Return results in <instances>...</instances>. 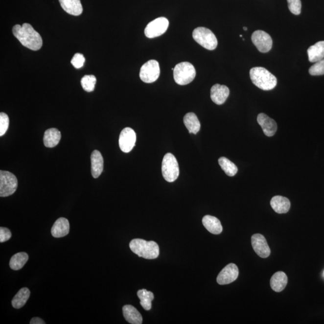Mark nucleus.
Here are the masks:
<instances>
[{
  "mask_svg": "<svg viewBox=\"0 0 324 324\" xmlns=\"http://www.w3.org/2000/svg\"><path fill=\"white\" fill-rule=\"evenodd\" d=\"M12 32L23 46L32 50H39L43 45L41 36L29 23H24L22 26L16 25L13 26Z\"/></svg>",
  "mask_w": 324,
  "mask_h": 324,
  "instance_id": "1",
  "label": "nucleus"
},
{
  "mask_svg": "<svg viewBox=\"0 0 324 324\" xmlns=\"http://www.w3.org/2000/svg\"><path fill=\"white\" fill-rule=\"evenodd\" d=\"M250 77L255 86L265 91L275 89L278 83L276 76L264 68L251 69Z\"/></svg>",
  "mask_w": 324,
  "mask_h": 324,
  "instance_id": "2",
  "label": "nucleus"
},
{
  "mask_svg": "<svg viewBox=\"0 0 324 324\" xmlns=\"http://www.w3.org/2000/svg\"><path fill=\"white\" fill-rule=\"evenodd\" d=\"M129 247L134 254L143 258L154 259L159 256V247L155 241L134 239L130 243Z\"/></svg>",
  "mask_w": 324,
  "mask_h": 324,
  "instance_id": "3",
  "label": "nucleus"
},
{
  "mask_svg": "<svg viewBox=\"0 0 324 324\" xmlns=\"http://www.w3.org/2000/svg\"><path fill=\"white\" fill-rule=\"evenodd\" d=\"M196 76L195 68L192 64L182 62L178 64L174 68V78L180 86H185L193 81Z\"/></svg>",
  "mask_w": 324,
  "mask_h": 324,
  "instance_id": "4",
  "label": "nucleus"
},
{
  "mask_svg": "<svg viewBox=\"0 0 324 324\" xmlns=\"http://www.w3.org/2000/svg\"><path fill=\"white\" fill-rule=\"evenodd\" d=\"M162 172L166 182L172 183L179 176V163L175 157L171 153L164 155L162 164Z\"/></svg>",
  "mask_w": 324,
  "mask_h": 324,
  "instance_id": "5",
  "label": "nucleus"
},
{
  "mask_svg": "<svg viewBox=\"0 0 324 324\" xmlns=\"http://www.w3.org/2000/svg\"><path fill=\"white\" fill-rule=\"evenodd\" d=\"M193 38L201 46L207 49L212 50L216 48L217 39L216 36L209 29L205 27H198L194 30Z\"/></svg>",
  "mask_w": 324,
  "mask_h": 324,
  "instance_id": "6",
  "label": "nucleus"
},
{
  "mask_svg": "<svg viewBox=\"0 0 324 324\" xmlns=\"http://www.w3.org/2000/svg\"><path fill=\"white\" fill-rule=\"evenodd\" d=\"M18 187V180L9 171H0V196L7 197L13 195Z\"/></svg>",
  "mask_w": 324,
  "mask_h": 324,
  "instance_id": "7",
  "label": "nucleus"
},
{
  "mask_svg": "<svg viewBox=\"0 0 324 324\" xmlns=\"http://www.w3.org/2000/svg\"><path fill=\"white\" fill-rule=\"evenodd\" d=\"M161 69L156 60H151L145 63L140 68L139 76L145 83H153L160 76Z\"/></svg>",
  "mask_w": 324,
  "mask_h": 324,
  "instance_id": "8",
  "label": "nucleus"
},
{
  "mask_svg": "<svg viewBox=\"0 0 324 324\" xmlns=\"http://www.w3.org/2000/svg\"><path fill=\"white\" fill-rule=\"evenodd\" d=\"M169 26V21L164 17H160L151 21L146 26L145 35L147 38L153 39L163 34Z\"/></svg>",
  "mask_w": 324,
  "mask_h": 324,
  "instance_id": "9",
  "label": "nucleus"
},
{
  "mask_svg": "<svg viewBox=\"0 0 324 324\" xmlns=\"http://www.w3.org/2000/svg\"><path fill=\"white\" fill-rule=\"evenodd\" d=\"M252 41L259 51L269 52L272 48L273 41L271 36L264 31L257 30L252 34Z\"/></svg>",
  "mask_w": 324,
  "mask_h": 324,
  "instance_id": "10",
  "label": "nucleus"
},
{
  "mask_svg": "<svg viewBox=\"0 0 324 324\" xmlns=\"http://www.w3.org/2000/svg\"><path fill=\"white\" fill-rule=\"evenodd\" d=\"M137 135L130 127H126L120 133L119 137V148L124 153H129L135 147Z\"/></svg>",
  "mask_w": 324,
  "mask_h": 324,
  "instance_id": "11",
  "label": "nucleus"
},
{
  "mask_svg": "<svg viewBox=\"0 0 324 324\" xmlns=\"http://www.w3.org/2000/svg\"><path fill=\"white\" fill-rule=\"evenodd\" d=\"M239 271L237 265L234 264H228L221 272L217 278V283L219 285H228L237 280L238 277Z\"/></svg>",
  "mask_w": 324,
  "mask_h": 324,
  "instance_id": "12",
  "label": "nucleus"
},
{
  "mask_svg": "<svg viewBox=\"0 0 324 324\" xmlns=\"http://www.w3.org/2000/svg\"><path fill=\"white\" fill-rule=\"evenodd\" d=\"M251 240L252 246L257 255L262 258H266L270 256V249L264 235L256 233L252 235Z\"/></svg>",
  "mask_w": 324,
  "mask_h": 324,
  "instance_id": "13",
  "label": "nucleus"
},
{
  "mask_svg": "<svg viewBox=\"0 0 324 324\" xmlns=\"http://www.w3.org/2000/svg\"><path fill=\"white\" fill-rule=\"evenodd\" d=\"M257 121L266 136H274L278 129L277 123L274 119L271 118L265 114L261 113L257 116Z\"/></svg>",
  "mask_w": 324,
  "mask_h": 324,
  "instance_id": "14",
  "label": "nucleus"
},
{
  "mask_svg": "<svg viewBox=\"0 0 324 324\" xmlns=\"http://www.w3.org/2000/svg\"><path fill=\"white\" fill-rule=\"evenodd\" d=\"M230 93V89L227 86L215 84L211 89V99L217 105L224 104L229 96Z\"/></svg>",
  "mask_w": 324,
  "mask_h": 324,
  "instance_id": "15",
  "label": "nucleus"
},
{
  "mask_svg": "<svg viewBox=\"0 0 324 324\" xmlns=\"http://www.w3.org/2000/svg\"><path fill=\"white\" fill-rule=\"evenodd\" d=\"M70 231V224L69 220L65 217L60 218L55 221L51 229L53 237L61 238L67 235Z\"/></svg>",
  "mask_w": 324,
  "mask_h": 324,
  "instance_id": "16",
  "label": "nucleus"
},
{
  "mask_svg": "<svg viewBox=\"0 0 324 324\" xmlns=\"http://www.w3.org/2000/svg\"><path fill=\"white\" fill-rule=\"evenodd\" d=\"M273 210L278 214L286 213L291 207L290 201L288 198L281 196H276L270 201Z\"/></svg>",
  "mask_w": 324,
  "mask_h": 324,
  "instance_id": "17",
  "label": "nucleus"
},
{
  "mask_svg": "<svg viewBox=\"0 0 324 324\" xmlns=\"http://www.w3.org/2000/svg\"><path fill=\"white\" fill-rule=\"evenodd\" d=\"M61 6L69 14L79 16L83 11L80 0H59Z\"/></svg>",
  "mask_w": 324,
  "mask_h": 324,
  "instance_id": "18",
  "label": "nucleus"
},
{
  "mask_svg": "<svg viewBox=\"0 0 324 324\" xmlns=\"http://www.w3.org/2000/svg\"><path fill=\"white\" fill-rule=\"evenodd\" d=\"M92 174L94 179L99 177L103 170V158L98 150L93 151L91 155Z\"/></svg>",
  "mask_w": 324,
  "mask_h": 324,
  "instance_id": "19",
  "label": "nucleus"
},
{
  "mask_svg": "<svg viewBox=\"0 0 324 324\" xmlns=\"http://www.w3.org/2000/svg\"><path fill=\"white\" fill-rule=\"evenodd\" d=\"M203 224L209 232L215 235L220 234L222 232L223 228L220 220L216 217L207 215L203 219Z\"/></svg>",
  "mask_w": 324,
  "mask_h": 324,
  "instance_id": "20",
  "label": "nucleus"
},
{
  "mask_svg": "<svg viewBox=\"0 0 324 324\" xmlns=\"http://www.w3.org/2000/svg\"><path fill=\"white\" fill-rule=\"evenodd\" d=\"M288 283V277L285 273L278 272L273 275L270 280V285L273 291L280 293Z\"/></svg>",
  "mask_w": 324,
  "mask_h": 324,
  "instance_id": "21",
  "label": "nucleus"
},
{
  "mask_svg": "<svg viewBox=\"0 0 324 324\" xmlns=\"http://www.w3.org/2000/svg\"><path fill=\"white\" fill-rule=\"evenodd\" d=\"M62 135L57 129L50 128L45 132L44 143L45 147L53 148L60 142Z\"/></svg>",
  "mask_w": 324,
  "mask_h": 324,
  "instance_id": "22",
  "label": "nucleus"
},
{
  "mask_svg": "<svg viewBox=\"0 0 324 324\" xmlns=\"http://www.w3.org/2000/svg\"><path fill=\"white\" fill-rule=\"evenodd\" d=\"M125 320L130 324H140L142 323V317L136 308L131 305H126L123 307Z\"/></svg>",
  "mask_w": 324,
  "mask_h": 324,
  "instance_id": "23",
  "label": "nucleus"
},
{
  "mask_svg": "<svg viewBox=\"0 0 324 324\" xmlns=\"http://www.w3.org/2000/svg\"><path fill=\"white\" fill-rule=\"evenodd\" d=\"M310 62L316 63L324 58V41L317 42L307 50Z\"/></svg>",
  "mask_w": 324,
  "mask_h": 324,
  "instance_id": "24",
  "label": "nucleus"
},
{
  "mask_svg": "<svg viewBox=\"0 0 324 324\" xmlns=\"http://www.w3.org/2000/svg\"><path fill=\"white\" fill-rule=\"evenodd\" d=\"M183 120L190 134H196L200 131L201 123L195 114L188 113L185 114Z\"/></svg>",
  "mask_w": 324,
  "mask_h": 324,
  "instance_id": "25",
  "label": "nucleus"
},
{
  "mask_svg": "<svg viewBox=\"0 0 324 324\" xmlns=\"http://www.w3.org/2000/svg\"><path fill=\"white\" fill-rule=\"evenodd\" d=\"M30 296V291L28 288H23L21 289L12 300V304L13 307L15 309H20V308L23 307L27 301Z\"/></svg>",
  "mask_w": 324,
  "mask_h": 324,
  "instance_id": "26",
  "label": "nucleus"
},
{
  "mask_svg": "<svg viewBox=\"0 0 324 324\" xmlns=\"http://www.w3.org/2000/svg\"><path fill=\"white\" fill-rule=\"evenodd\" d=\"M28 260V255L25 252H20L14 255L10 261V267L13 270L21 269Z\"/></svg>",
  "mask_w": 324,
  "mask_h": 324,
  "instance_id": "27",
  "label": "nucleus"
},
{
  "mask_svg": "<svg viewBox=\"0 0 324 324\" xmlns=\"http://www.w3.org/2000/svg\"><path fill=\"white\" fill-rule=\"evenodd\" d=\"M137 295L140 300V304L143 309L150 310L151 309V302L154 299L153 293L143 289L138 291Z\"/></svg>",
  "mask_w": 324,
  "mask_h": 324,
  "instance_id": "28",
  "label": "nucleus"
},
{
  "mask_svg": "<svg viewBox=\"0 0 324 324\" xmlns=\"http://www.w3.org/2000/svg\"><path fill=\"white\" fill-rule=\"evenodd\" d=\"M219 164L223 171L228 176L233 177L237 173L238 168L237 166L225 157H222L219 159Z\"/></svg>",
  "mask_w": 324,
  "mask_h": 324,
  "instance_id": "29",
  "label": "nucleus"
},
{
  "mask_svg": "<svg viewBox=\"0 0 324 324\" xmlns=\"http://www.w3.org/2000/svg\"><path fill=\"white\" fill-rule=\"evenodd\" d=\"M81 84L82 88L87 92L94 91L95 85L96 84V78L94 75H86L81 79Z\"/></svg>",
  "mask_w": 324,
  "mask_h": 324,
  "instance_id": "30",
  "label": "nucleus"
},
{
  "mask_svg": "<svg viewBox=\"0 0 324 324\" xmlns=\"http://www.w3.org/2000/svg\"><path fill=\"white\" fill-rule=\"evenodd\" d=\"M309 73L312 76H320L324 75V58L316 62L309 69Z\"/></svg>",
  "mask_w": 324,
  "mask_h": 324,
  "instance_id": "31",
  "label": "nucleus"
},
{
  "mask_svg": "<svg viewBox=\"0 0 324 324\" xmlns=\"http://www.w3.org/2000/svg\"><path fill=\"white\" fill-rule=\"evenodd\" d=\"M9 118L6 114H0V136L2 137L6 134L9 128Z\"/></svg>",
  "mask_w": 324,
  "mask_h": 324,
  "instance_id": "32",
  "label": "nucleus"
},
{
  "mask_svg": "<svg viewBox=\"0 0 324 324\" xmlns=\"http://www.w3.org/2000/svg\"><path fill=\"white\" fill-rule=\"evenodd\" d=\"M287 1L290 12L296 15H300L301 10V0H287Z\"/></svg>",
  "mask_w": 324,
  "mask_h": 324,
  "instance_id": "33",
  "label": "nucleus"
},
{
  "mask_svg": "<svg viewBox=\"0 0 324 324\" xmlns=\"http://www.w3.org/2000/svg\"><path fill=\"white\" fill-rule=\"evenodd\" d=\"M85 61H86V59H85L84 55L79 54V53H77V54L74 55L72 59L71 60V63L74 68L80 69L83 67Z\"/></svg>",
  "mask_w": 324,
  "mask_h": 324,
  "instance_id": "34",
  "label": "nucleus"
},
{
  "mask_svg": "<svg viewBox=\"0 0 324 324\" xmlns=\"http://www.w3.org/2000/svg\"><path fill=\"white\" fill-rule=\"evenodd\" d=\"M12 237V233L8 228H0V242L4 243L10 240Z\"/></svg>",
  "mask_w": 324,
  "mask_h": 324,
  "instance_id": "35",
  "label": "nucleus"
},
{
  "mask_svg": "<svg viewBox=\"0 0 324 324\" xmlns=\"http://www.w3.org/2000/svg\"><path fill=\"white\" fill-rule=\"evenodd\" d=\"M30 324H45V321L42 320V319L35 317L31 319L30 323Z\"/></svg>",
  "mask_w": 324,
  "mask_h": 324,
  "instance_id": "36",
  "label": "nucleus"
},
{
  "mask_svg": "<svg viewBox=\"0 0 324 324\" xmlns=\"http://www.w3.org/2000/svg\"><path fill=\"white\" fill-rule=\"evenodd\" d=\"M243 29H244V30H245V31H246L247 30H248V28L246 27V26H244Z\"/></svg>",
  "mask_w": 324,
  "mask_h": 324,
  "instance_id": "37",
  "label": "nucleus"
}]
</instances>
